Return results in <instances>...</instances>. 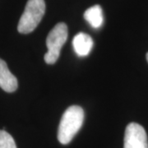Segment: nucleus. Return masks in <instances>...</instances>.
Instances as JSON below:
<instances>
[{
    "mask_svg": "<svg viewBox=\"0 0 148 148\" xmlns=\"http://www.w3.org/2000/svg\"><path fill=\"white\" fill-rule=\"evenodd\" d=\"M84 18L93 28H100L104 22L103 11L101 6L94 5L86 9L84 12Z\"/></svg>",
    "mask_w": 148,
    "mask_h": 148,
    "instance_id": "nucleus-7",
    "label": "nucleus"
},
{
    "mask_svg": "<svg viewBox=\"0 0 148 148\" xmlns=\"http://www.w3.org/2000/svg\"><path fill=\"white\" fill-rule=\"evenodd\" d=\"M73 47L75 53L78 56H87L93 47V40L89 35L80 32L74 36L73 40Z\"/></svg>",
    "mask_w": 148,
    "mask_h": 148,
    "instance_id": "nucleus-6",
    "label": "nucleus"
},
{
    "mask_svg": "<svg viewBox=\"0 0 148 148\" xmlns=\"http://www.w3.org/2000/svg\"><path fill=\"white\" fill-rule=\"evenodd\" d=\"M147 62H148V52L147 53Z\"/></svg>",
    "mask_w": 148,
    "mask_h": 148,
    "instance_id": "nucleus-9",
    "label": "nucleus"
},
{
    "mask_svg": "<svg viewBox=\"0 0 148 148\" xmlns=\"http://www.w3.org/2000/svg\"><path fill=\"white\" fill-rule=\"evenodd\" d=\"M84 110L78 106L69 107L61 118L58 130V140L63 145L69 144L78 132L84 121Z\"/></svg>",
    "mask_w": 148,
    "mask_h": 148,
    "instance_id": "nucleus-1",
    "label": "nucleus"
},
{
    "mask_svg": "<svg viewBox=\"0 0 148 148\" xmlns=\"http://www.w3.org/2000/svg\"><path fill=\"white\" fill-rule=\"evenodd\" d=\"M0 148H17L13 138L5 130H0Z\"/></svg>",
    "mask_w": 148,
    "mask_h": 148,
    "instance_id": "nucleus-8",
    "label": "nucleus"
},
{
    "mask_svg": "<svg viewBox=\"0 0 148 148\" xmlns=\"http://www.w3.org/2000/svg\"><path fill=\"white\" fill-rule=\"evenodd\" d=\"M45 8V0H28L18 22L17 31L21 34H29L33 32L42 20Z\"/></svg>",
    "mask_w": 148,
    "mask_h": 148,
    "instance_id": "nucleus-2",
    "label": "nucleus"
},
{
    "mask_svg": "<svg viewBox=\"0 0 148 148\" xmlns=\"http://www.w3.org/2000/svg\"><path fill=\"white\" fill-rule=\"evenodd\" d=\"M16 77L8 68L4 60L0 58V87L6 92H14L17 89Z\"/></svg>",
    "mask_w": 148,
    "mask_h": 148,
    "instance_id": "nucleus-5",
    "label": "nucleus"
},
{
    "mask_svg": "<svg viewBox=\"0 0 148 148\" xmlns=\"http://www.w3.org/2000/svg\"><path fill=\"white\" fill-rule=\"evenodd\" d=\"M123 148H148L147 132L137 123H131L126 127Z\"/></svg>",
    "mask_w": 148,
    "mask_h": 148,
    "instance_id": "nucleus-4",
    "label": "nucleus"
},
{
    "mask_svg": "<svg viewBox=\"0 0 148 148\" xmlns=\"http://www.w3.org/2000/svg\"><path fill=\"white\" fill-rule=\"evenodd\" d=\"M68 39V27L64 22L58 23L48 35L46 46L48 52L45 54V61L48 64L56 63L60 55V51Z\"/></svg>",
    "mask_w": 148,
    "mask_h": 148,
    "instance_id": "nucleus-3",
    "label": "nucleus"
}]
</instances>
